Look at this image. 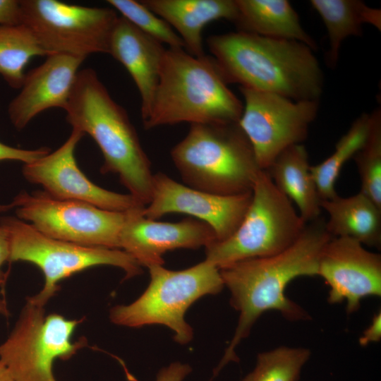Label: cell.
Returning a JSON list of instances; mask_svg holds the SVG:
<instances>
[{"label":"cell","mask_w":381,"mask_h":381,"mask_svg":"<svg viewBox=\"0 0 381 381\" xmlns=\"http://www.w3.org/2000/svg\"><path fill=\"white\" fill-rule=\"evenodd\" d=\"M331 238L325 222L319 217L307 223L297 241L285 250L219 269L224 286L230 292V305L238 312L239 317L212 378L226 364L238 361L236 348L248 337L264 313L277 311L291 322L310 320V315L302 306L286 296V289L298 277L318 276L320 254Z\"/></svg>","instance_id":"6da1fadb"},{"label":"cell","mask_w":381,"mask_h":381,"mask_svg":"<svg viewBox=\"0 0 381 381\" xmlns=\"http://www.w3.org/2000/svg\"><path fill=\"white\" fill-rule=\"evenodd\" d=\"M207 44L227 83L296 101L322 95V71L302 42L237 31L211 35Z\"/></svg>","instance_id":"7a4b0ae2"},{"label":"cell","mask_w":381,"mask_h":381,"mask_svg":"<svg viewBox=\"0 0 381 381\" xmlns=\"http://www.w3.org/2000/svg\"><path fill=\"white\" fill-rule=\"evenodd\" d=\"M73 129L88 134L104 158L102 174L119 176L138 202L151 200L154 174L126 109L116 102L90 68L79 70L64 109Z\"/></svg>","instance_id":"3957f363"},{"label":"cell","mask_w":381,"mask_h":381,"mask_svg":"<svg viewBox=\"0 0 381 381\" xmlns=\"http://www.w3.org/2000/svg\"><path fill=\"white\" fill-rule=\"evenodd\" d=\"M214 59L183 48L166 49L145 129L183 122L238 123L243 104L228 87Z\"/></svg>","instance_id":"277c9868"},{"label":"cell","mask_w":381,"mask_h":381,"mask_svg":"<svg viewBox=\"0 0 381 381\" xmlns=\"http://www.w3.org/2000/svg\"><path fill=\"white\" fill-rule=\"evenodd\" d=\"M171 157L186 186L220 195L252 191L262 170L238 123L190 124Z\"/></svg>","instance_id":"5b68a950"},{"label":"cell","mask_w":381,"mask_h":381,"mask_svg":"<svg viewBox=\"0 0 381 381\" xmlns=\"http://www.w3.org/2000/svg\"><path fill=\"white\" fill-rule=\"evenodd\" d=\"M148 269L150 280L147 289L131 303L113 307L111 322L134 328L164 325L173 331L176 343L188 344L193 330L185 320L186 313L200 298L223 289L219 269L205 260L181 270H168L163 265Z\"/></svg>","instance_id":"8992f818"},{"label":"cell","mask_w":381,"mask_h":381,"mask_svg":"<svg viewBox=\"0 0 381 381\" xmlns=\"http://www.w3.org/2000/svg\"><path fill=\"white\" fill-rule=\"evenodd\" d=\"M307 223L292 202L260 170L247 212L228 238L205 247V260L219 269L241 260L279 253L299 238Z\"/></svg>","instance_id":"52a82bcc"},{"label":"cell","mask_w":381,"mask_h":381,"mask_svg":"<svg viewBox=\"0 0 381 381\" xmlns=\"http://www.w3.org/2000/svg\"><path fill=\"white\" fill-rule=\"evenodd\" d=\"M10 243L8 262L24 261L37 266L44 276V284L37 294L28 298L44 307L59 289L64 279L92 267L110 265L125 272L126 279L142 273L141 266L121 249L82 246L49 237L17 217L0 218Z\"/></svg>","instance_id":"ba28073f"},{"label":"cell","mask_w":381,"mask_h":381,"mask_svg":"<svg viewBox=\"0 0 381 381\" xmlns=\"http://www.w3.org/2000/svg\"><path fill=\"white\" fill-rule=\"evenodd\" d=\"M20 24L28 28L47 56L61 54L85 59L109 54L119 18L111 7H89L56 0H20Z\"/></svg>","instance_id":"9c48e42d"},{"label":"cell","mask_w":381,"mask_h":381,"mask_svg":"<svg viewBox=\"0 0 381 381\" xmlns=\"http://www.w3.org/2000/svg\"><path fill=\"white\" fill-rule=\"evenodd\" d=\"M81 321L56 313L45 315L43 306L27 299L13 330L0 345V361L16 381H56L54 361L71 358L87 344L84 338L71 341Z\"/></svg>","instance_id":"30bf717a"},{"label":"cell","mask_w":381,"mask_h":381,"mask_svg":"<svg viewBox=\"0 0 381 381\" xmlns=\"http://www.w3.org/2000/svg\"><path fill=\"white\" fill-rule=\"evenodd\" d=\"M13 202L21 220L42 234L85 246L120 249L125 212L109 211L76 201L56 200L44 191H22Z\"/></svg>","instance_id":"8fae6325"},{"label":"cell","mask_w":381,"mask_h":381,"mask_svg":"<svg viewBox=\"0 0 381 381\" xmlns=\"http://www.w3.org/2000/svg\"><path fill=\"white\" fill-rule=\"evenodd\" d=\"M239 90L244 104L238 124L251 144L259 167L265 171L282 151L306 139L319 101H296L242 87Z\"/></svg>","instance_id":"7c38bea8"},{"label":"cell","mask_w":381,"mask_h":381,"mask_svg":"<svg viewBox=\"0 0 381 381\" xmlns=\"http://www.w3.org/2000/svg\"><path fill=\"white\" fill-rule=\"evenodd\" d=\"M85 134L72 129L68 139L52 152L23 167L29 182L42 186L52 198L86 202L109 211L126 212L144 206L131 194H121L102 188L86 177L79 169L75 149Z\"/></svg>","instance_id":"4fadbf2b"},{"label":"cell","mask_w":381,"mask_h":381,"mask_svg":"<svg viewBox=\"0 0 381 381\" xmlns=\"http://www.w3.org/2000/svg\"><path fill=\"white\" fill-rule=\"evenodd\" d=\"M252 199V191L220 195L178 183L164 173L154 174L150 203L145 207V217L157 219L167 214L193 216L209 225L217 241L230 237L242 222Z\"/></svg>","instance_id":"5bb4252c"},{"label":"cell","mask_w":381,"mask_h":381,"mask_svg":"<svg viewBox=\"0 0 381 381\" xmlns=\"http://www.w3.org/2000/svg\"><path fill=\"white\" fill-rule=\"evenodd\" d=\"M318 276L329 286L330 304L346 302L352 314L368 296H381V255L347 237H332L318 259Z\"/></svg>","instance_id":"9a60e30c"},{"label":"cell","mask_w":381,"mask_h":381,"mask_svg":"<svg viewBox=\"0 0 381 381\" xmlns=\"http://www.w3.org/2000/svg\"><path fill=\"white\" fill-rule=\"evenodd\" d=\"M145 206L125 212L119 247L142 267L163 265L169 250L197 249L217 241L212 229L203 222L186 219L178 222H158L145 217Z\"/></svg>","instance_id":"2e32d148"},{"label":"cell","mask_w":381,"mask_h":381,"mask_svg":"<svg viewBox=\"0 0 381 381\" xmlns=\"http://www.w3.org/2000/svg\"><path fill=\"white\" fill-rule=\"evenodd\" d=\"M85 59L53 54L37 67L25 74L19 93L7 108L12 125L18 131L40 113L52 109H65L79 68Z\"/></svg>","instance_id":"e0dca14e"},{"label":"cell","mask_w":381,"mask_h":381,"mask_svg":"<svg viewBox=\"0 0 381 381\" xmlns=\"http://www.w3.org/2000/svg\"><path fill=\"white\" fill-rule=\"evenodd\" d=\"M165 51L162 43L119 16L111 35L109 54L120 62L133 78L141 99L143 121L154 99Z\"/></svg>","instance_id":"ac0fdd59"},{"label":"cell","mask_w":381,"mask_h":381,"mask_svg":"<svg viewBox=\"0 0 381 381\" xmlns=\"http://www.w3.org/2000/svg\"><path fill=\"white\" fill-rule=\"evenodd\" d=\"M140 2L165 20L182 40L190 54L200 57L204 52L202 31L210 23L238 16L236 0H143Z\"/></svg>","instance_id":"d6986e66"},{"label":"cell","mask_w":381,"mask_h":381,"mask_svg":"<svg viewBox=\"0 0 381 381\" xmlns=\"http://www.w3.org/2000/svg\"><path fill=\"white\" fill-rule=\"evenodd\" d=\"M310 167L307 150L301 143L282 151L265 170L276 187L296 204L306 223L318 219L322 210Z\"/></svg>","instance_id":"ffe728a7"},{"label":"cell","mask_w":381,"mask_h":381,"mask_svg":"<svg viewBox=\"0 0 381 381\" xmlns=\"http://www.w3.org/2000/svg\"><path fill=\"white\" fill-rule=\"evenodd\" d=\"M320 207L329 215L325 228L332 237L351 238L363 246L380 248L381 207L363 193L323 200Z\"/></svg>","instance_id":"44dd1931"},{"label":"cell","mask_w":381,"mask_h":381,"mask_svg":"<svg viewBox=\"0 0 381 381\" xmlns=\"http://www.w3.org/2000/svg\"><path fill=\"white\" fill-rule=\"evenodd\" d=\"M238 16L234 23L238 31L264 37L295 40L317 45L303 30L296 11L286 0H236Z\"/></svg>","instance_id":"7402d4cb"},{"label":"cell","mask_w":381,"mask_h":381,"mask_svg":"<svg viewBox=\"0 0 381 381\" xmlns=\"http://www.w3.org/2000/svg\"><path fill=\"white\" fill-rule=\"evenodd\" d=\"M327 31L329 50L327 62L332 68L338 61L342 42L350 36H361L365 24L381 30V10L358 0H310Z\"/></svg>","instance_id":"603a6c76"},{"label":"cell","mask_w":381,"mask_h":381,"mask_svg":"<svg viewBox=\"0 0 381 381\" xmlns=\"http://www.w3.org/2000/svg\"><path fill=\"white\" fill-rule=\"evenodd\" d=\"M370 122V114L363 113L337 141L332 154L320 164L310 167L321 200L338 195L335 184L341 170L363 146L368 136Z\"/></svg>","instance_id":"cb8c5ba5"},{"label":"cell","mask_w":381,"mask_h":381,"mask_svg":"<svg viewBox=\"0 0 381 381\" xmlns=\"http://www.w3.org/2000/svg\"><path fill=\"white\" fill-rule=\"evenodd\" d=\"M36 56L47 54L27 27L0 25V75L11 88H20L25 66Z\"/></svg>","instance_id":"d4e9b609"},{"label":"cell","mask_w":381,"mask_h":381,"mask_svg":"<svg viewBox=\"0 0 381 381\" xmlns=\"http://www.w3.org/2000/svg\"><path fill=\"white\" fill-rule=\"evenodd\" d=\"M311 351L305 347L281 346L257 356L254 369L241 381H298Z\"/></svg>","instance_id":"484cf974"},{"label":"cell","mask_w":381,"mask_h":381,"mask_svg":"<svg viewBox=\"0 0 381 381\" xmlns=\"http://www.w3.org/2000/svg\"><path fill=\"white\" fill-rule=\"evenodd\" d=\"M368 136L353 157L361 180L360 191L381 207V110L371 114Z\"/></svg>","instance_id":"4316f807"},{"label":"cell","mask_w":381,"mask_h":381,"mask_svg":"<svg viewBox=\"0 0 381 381\" xmlns=\"http://www.w3.org/2000/svg\"><path fill=\"white\" fill-rule=\"evenodd\" d=\"M107 2L123 18L160 43L171 48L185 49L182 40L174 29L140 1L108 0Z\"/></svg>","instance_id":"83f0119b"},{"label":"cell","mask_w":381,"mask_h":381,"mask_svg":"<svg viewBox=\"0 0 381 381\" xmlns=\"http://www.w3.org/2000/svg\"><path fill=\"white\" fill-rule=\"evenodd\" d=\"M50 152V149L42 147L35 150H24L13 147L0 142V162L4 160L20 161L25 164L30 163ZM15 207L12 202L9 205H0V212Z\"/></svg>","instance_id":"f1b7e54d"},{"label":"cell","mask_w":381,"mask_h":381,"mask_svg":"<svg viewBox=\"0 0 381 381\" xmlns=\"http://www.w3.org/2000/svg\"><path fill=\"white\" fill-rule=\"evenodd\" d=\"M190 372L191 367L188 364L173 362L157 373L155 381H183Z\"/></svg>","instance_id":"f546056e"},{"label":"cell","mask_w":381,"mask_h":381,"mask_svg":"<svg viewBox=\"0 0 381 381\" xmlns=\"http://www.w3.org/2000/svg\"><path fill=\"white\" fill-rule=\"evenodd\" d=\"M20 24L18 0H0V25Z\"/></svg>","instance_id":"4dcf8cb0"},{"label":"cell","mask_w":381,"mask_h":381,"mask_svg":"<svg viewBox=\"0 0 381 381\" xmlns=\"http://www.w3.org/2000/svg\"><path fill=\"white\" fill-rule=\"evenodd\" d=\"M381 340V311L376 313L370 324L363 332L358 339V343L361 346H366L370 343L378 342Z\"/></svg>","instance_id":"1f68e13d"},{"label":"cell","mask_w":381,"mask_h":381,"mask_svg":"<svg viewBox=\"0 0 381 381\" xmlns=\"http://www.w3.org/2000/svg\"><path fill=\"white\" fill-rule=\"evenodd\" d=\"M10 255L9 239L6 230L0 225V285H4L7 275L2 270L6 262H8Z\"/></svg>","instance_id":"d6a6232c"},{"label":"cell","mask_w":381,"mask_h":381,"mask_svg":"<svg viewBox=\"0 0 381 381\" xmlns=\"http://www.w3.org/2000/svg\"><path fill=\"white\" fill-rule=\"evenodd\" d=\"M0 381H16L5 364L0 361Z\"/></svg>","instance_id":"836d02e7"},{"label":"cell","mask_w":381,"mask_h":381,"mask_svg":"<svg viewBox=\"0 0 381 381\" xmlns=\"http://www.w3.org/2000/svg\"><path fill=\"white\" fill-rule=\"evenodd\" d=\"M0 313L5 316H8L9 315L6 303L4 299L1 298H0Z\"/></svg>","instance_id":"e575fe53"}]
</instances>
